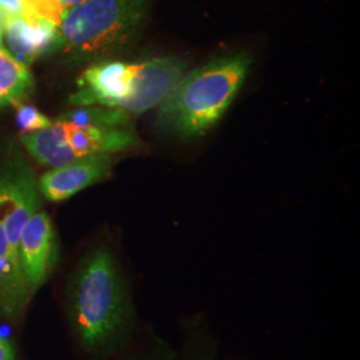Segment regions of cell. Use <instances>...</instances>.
Here are the masks:
<instances>
[{
  "mask_svg": "<svg viewBox=\"0 0 360 360\" xmlns=\"http://www.w3.org/2000/svg\"><path fill=\"white\" fill-rule=\"evenodd\" d=\"M67 309L77 345L91 355L123 346L132 328V306L115 257L105 247L87 254L67 292Z\"/></svg>",
  "mask_w": 360,
  "mask_h": 360,
  "instance_id": "cell-1",
  "label": "cell"
},
{
  "mask_svg": "<svg viewBox=\"0 0 360 360\" xmlns=\"http://www.w3.org/2000/svg\"><path fill=\"white\" fill-rule=\"evenodd\" d=\"M250 65L247 53H236L184 72L158 105V126L181 139L205 135L231 105Z\"/></svg>",
  "mask_w": 360,
  "mask_h": 360,
  "instance_id": "cell-2",
  "label": "cell"
},
{
  "mask_svg": "<svg viewBox=\"0 0 360 360\" xmlns=\"http://www.w3.org/2000/svg\"><path fill=\"white\" fill-rule=\"evenodd\" d=\"M187 70L178 58H153L127 63L102 60L89 65L70 96L75 107L101 105L138 116L158 107Z\"/></svg>",
  "mask_w": 360,
  "mask_h": 360,
  "instance_id": "cell-3",
  "label": "cell"
},
{
  "mask_svg": "<svg viewBox=\"0 0 360 360\" xmlns=\"http://www.w3.org/2000/svg\"><path fill=\"white\" fill-rule=\"evenodd\" d=\"M151 0H86L59 26L60 52L77 63H96L123 53L139 39Z\"/></svg>",
  "mask_w": 360,
  "mask_h": 360,
  "instance_id": "cell-4",
  "label": "cell"
},
{
  "mask_svg": "<svg viewBox=\"0 0 360 360\" xmlns=\"http://www.w3.org/2000/svg\"><path fill=\"white\" fill-rule=\"evenodd\" d=\"M22 144L41 166L62 167L95 155H114L142 146L131 129L52 120L46 129L23 134Z\"/></svg>",
  "mask_w": 360,
  "mask_h": 360,
  "instance_id": "cell-5",
  "label": "cell"
},
{
  "mask_svg": "<svg viewBox=\"0 0 360 360\" xmlns=\"http://www.w3.org/2000/svg\"><path fill=\"white\" fill-rule=\"evenodd\" d=\"M59 257L56 232L43 210L31 215L19 240V259L30 297L49 281Z\"/></svg>",
  "mask_w": 360,
  "mask_h": 360,
  "instance_id": "cell-6",
  "label": "cell"
},
{
  "mask_svg": "<svg viewBox=\"0 0 360 360\" xmlns=\"http://www.w3.org/2000/svg\"><path fill=\"white\" fill-rule=\"evenodd\" d=\"M112 165V155H95L51 168L39 179V193L50 202H63L107 178Z\"/></svg>",
  "mask_w": 360,
  "mask_h": 360,
  "instance_id": "cell-7",
  "label": "cell"
},
{
  "mask_svg": "<svg viewBox=\"0 0 360 360\" xmlns=\"http://www.w3.org/2000/svg\"><path fill=\"white\" fill-rule=\"evenodd\" d=\"M7 51L22 65H32L39 58L60 51L62 40L59 28L51 23L31 18L4 22Z\"/></svg>",
  "mask_w": 360,
  "mask_h": 360,
  "instance_id": "cell-8",
  "label": "cell"
},
{
  "mask_svg": "<svg viewBox=\"0 0 360 360\" xmlns=\"http://www.w3.org/2000/svg\"><path fill=\"white\" fill-rule=\"evenodd\" d=\"M28 295L20 263L13 255L4 230V176H0V316L15 321L22 316Z\"/></svg>",
  "mask_w": 360,
  "mask_h": 360,
  "instance_id": "cell-9",
  "label": "cell"
},
{
  "mask_svg": "<svg viewBox=\"0 0 360 360\" xmlns=\"http://www.w3.org/2000/svg\"><path fill=\"white\" fill-rule=\"evenodd\" d=\"M32 89L34 77L30 68L0 46V108L26 99Z\"/></svg>",
  "mask_w": 360,
  "mask_h": 360,
  "instance_id": "cell-10",
  "label": "cell"
},
{
  "mask_svg": "<svg viewBox=\"0 0 360 360\" xmlns=\"http://www.w3.org/2000/svg\"><path fill=\"white\" fill-rule=\"evenodd\" d=\"M67 122L77 124H95L104 127H116V129H131V116L115 108H107L101 105H87L77 107L72 111H68L59 116Z\"/></svg>",
  "mask_w": 360,
  "mask_h": 360,
  "instance_id": "cell-11",
  "label": "cell"
},
{
  "mask_svg": "<svg viewBox=\"0 0 360 360\" xmlns=\"http://www.w3.org/2000/svg\"><path fill=\"white\" fill-rule=\"evenodd\" d=\"M25 19L37 18L51 23L53 26H60L67 10L58 0H19Z\"/></svg>",
  "mask_w": 360,
  "mask_h": 360,
  "instance_id": "cell-12",
  "label": "cell"
},
{
  "mask_svg": "<svg viewBox=\"0 0 360 360\" xmlns=\"http://www.w3.org/2000/svg\"><path fill=\"white\" fill-rule=\"evenodd\" d=\"M13 105L16 110V123L22 135L37 132L51 124V119L43 115L37 107L31 104L25 103L23 101H18L13 102Z\"/></svg>",
  "mask_w": 360,
  "mask_h": 360,
  "instance_id": "cell-13",
  "label": "cell"
},
{
  "mask_svg": "<svg viewBox=\"0 0 360 360\" xmlns=\"http://www.w3.org/2000/svg\"><path fill=\"white\" fill-rule=\"evenodd\" d=\"M0 16L3 23L11 19L25 18L19 0H0Z\"/></svg>",
  "mask_w": 360,
  "mask_h": 360,
  "instance_id": "cell-14",
  "label": "cell"
},
{
  "mask_svg": "<svg viewBox=\"0 0 360 360\" xmlns=\"http://www.w3.org/2000/svg\"><path fill=\"white\" fill-rule=\"evenodd\" d=\"M0 360H16V352L13 343L0 334Z\"/></svg>",
  "mask_w": 360,
  "mask_h": 360,
  "instance_id": "cell-15",
  "label": "cell"
},
{
  "mask_svg": "<svg viewBox=\"0 0 360 360\" xmlns=\"http://www.w3.org/2000/svg\"><path fill=\"white\" fill-rule=\"evenodd\" d=\"M63 7H65L67 11H70L71 8H74V7H77L79 4H82L83 1H86V0H58Z\"/></svg>",
  "mask_w": 360,
  "mask_h": 360,
  "instance_id": "cell-16",
  "label": "cell"
},
{
  "mask_svg": "<svg viewBox=\"0 0 360 360\" xmlns=\"http://www.w3.org/2000/svg\"><path fill=\"white\" fill-rule=\"evenodd\" d=\"M3 38H4V23L0 16V46H3Z\"/></svg>",
  "mask_w": 360,
  "mask_h": 360,
  "instance_id": "cell-17",
  "label": "cell"
},
{
  "mask_svg": "<svg viewBox=\"0 0 360 360\" xmlns=\"http://www.w3.org/2000/svg\"><path fill=\"white\" fill-rule=\"evenodd\" d=\"M127 360H167V359H163V358H159V356H153V355H150V356H146V358H132V359H127Z\"/></svg>",
  "mask_w": 360,
  "mask_h": 360,
  "instance_id": "cell-18",
  "label": "cell"
}]
</instances>
